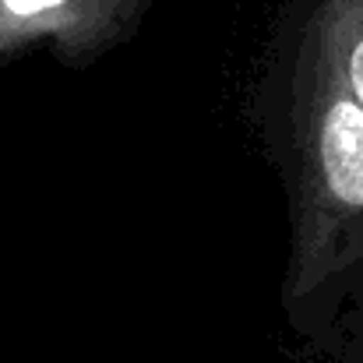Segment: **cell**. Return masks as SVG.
Here are the masks:
<instances>
[{
    "instance_id": "7a4b0ae2",
    "label": "cell",
    "mask_w": 363,
    "mask_h": 363,
    "mask_svg": "<svg viewBox=\"0 0 363 363\" xmlns=\"http://www.w3.org/2000/svg\"><path fill=\"white\" fill-rule=\"evenodd\" d=\"M155 0H0V67L50 53L89 67L130 43Z\"/></svg>"
},
{
    "instance_id": "3957f363",
    "label": "cell",
    "mask_w": 363,
    "mask_h": 363,
    "mask_svg": "<svg viewBox=\"0 0 363 363\" xmlns=\"http://www.w3.org/2000/svg\"><path fill=\"white\" fill-rule=\"evenodd\" d=\"M279 11L314 35L363 106V0H282Z\"/></svg>"
},
{
    "instance_id": "6da1fadb",
    "label": "cell",
    "mask_w": 363,
    "mask_h": 363,
    "mask_svg": "<svg viewBox=\"0 0 363 363\" xmlns=\"http://www.w3.org/2000/svg\"><path fill=\"white\" fill-rule=\"evenodd\" d=\"M261 106L289 201L282 307L300 318L363 268V106L314 35L282 11Z\"/></svg>"
}]
</instances>
